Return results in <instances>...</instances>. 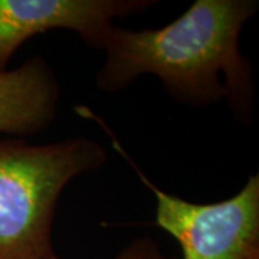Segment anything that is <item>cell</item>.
<instances>
[{
	"label": "cell",
	"mask_w": 259,
	"mask_h": 259,
	"mask_svg": "<svg viewBox=\"0 0 259 259\" xmlns=\"http://www.w3.org/2000/svg\"><path fill=\"white\" fill-rule=\"evenodd\" d=\"M258 9L256 0H196L161 28L112 26L95 85L120 93L153 75L179 104L204 108L225 102L235 120L250 124L256 83L241 35Z\"/></svg>",
	"instance_id": "cell-1"
},
{
	"label": "cell",
	"mask_w": 259,
	"mask_h": 259,
	"mask_svg": "<svg viewBox=\"0 0 259 259\" xmlns=\"http://www.w3.org/2000/svg\"><path fill=\"white\" fill-rule=\"evenodd\" d=\"M107 160L104 146L88 137L49 144L0 140V259L52 256V226L64 189Z\"/></svg>",
	"instance_id": "cell-2"
},
{
	"label": "cell",
	"mask_w": 259,
	"mask_h": 259,
	"mask_svg": "<svg viewBox=\"0 0 259 259\" xmlns=\"http://www.w3.org/2000/svg\"><path fill=\"white\" fill-rule=\"evenodd\" d=\"M75 111L95 121L111 140L140 182L156 199V226L175 238L182 259H259V175H250L239 192L214 203H194L161 190L130 157L100 115L87 107Z\"/></svg>",
	"instance_id": "cell-3"
},
{
	"label": "cell",
	"mask_w": 259,
	"mask_h": 259,
	"mask_svg": "<svg viewBox=\"0 0 259 259\" xmlns=\"http://www.w3.org/2000/svg\"><path fill=\"white\" fill-rule=\"evenodd\" d=\"M157 0H0V72L28 39L49 30H72L101 49L117 18L137 15Z\"/></svg>",
	"instance_id": "cell-4"
},
{
	"label": "cell",
	"mask_w": 259,
	"mask_h": 259,
	"mask_svg": "<svg viewBox=\"0 0 259 259\" xmlns=\"http://www.w3.org/2000/svg\"><path fill=\"white\" fill-rule=\"evenodd\" d=\"M59 100L58 76L42 56L0 72V133L18 139L39 134L55 120Z\"/></svg>",
	"instance_id": "cell-5"
},
{
	"label": "cell",
	"mask_w": 259,
	"mask_h": 259,
	"mask_svg": "<svg viewBox=\"0 0 259 259\" xmlns=\"http://www.w3.org/2000/svg\"><path fill=\"white\" fill-rule=\"evenodd\" d=\"M48 259H62L59 258L56 253ZM112 259H176L170 255L164 253L161 248L158 246V243L154 239L148 238V236H143V238H137L133 242H130L127 246H124L122 249L118 252L117 256Z\"/></svg>",
	"instance_id": "cell-6"
}]
</instances>
